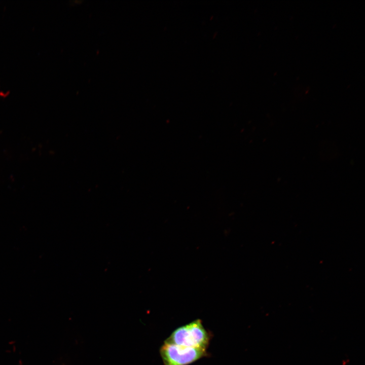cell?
<instances>
[{
	"label": "cell",
	"mask_w": 365,
	"mask_h": 365,
	"mask_svg": "<svg viewBox=\"0 0 365 365\" xmlns=\"http://www.w3.org/2000/svg\"><path fill=\"white\" fill-rule=\"evenodd\" d=\"M211 339L210 333L197 319L175 329L165 341L181 346L206 349Z\"/></svg>",
	"instance_id": "cell-1"
},
{
	"label": "cell",
	"mask_w": 365,
	"mask_h": 365,
	"mask_svg": "<svg viewBox=\"0 0 365 365\" xmlns=\"http://www.w3.org/2000/svg\"><path fill=\"white\" fill-rule=\"evenodd\" d=\"M160 353L164 365H189L207 356L206 349L181 346L165 341Z\"/></svg>",
	"instance_id": "cell-2"
}]
</instances>
